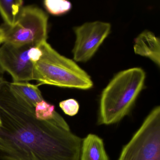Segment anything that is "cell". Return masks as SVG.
<instances>
[{
    "mask_svg": "<svg viewBox=\"0 0 160 160\" xmlns=\"http://www.w3.org/2000/svg\"><path fill=\"white\" fill-rule=\"evenodd\" d=\"M0 158L2 160H79L83 139L58 114L37 118L34 108L10 82L0 84Z\"/></svg>",
    "mask_w": 160,
    "mask_h": 160,
    "instance_id": "obj_1",
    "label": "cell"
},
{
    "mask_svg": "<svg viewBox=\"0 0 160 160\" xmlns=\"http://www.w3.org/2000/svg\"><path fill=\"white\" fill-rule=\"evenodd\" d=\"M145 79V72L138 67L116 74L101 94L98 123L114 124L128 115L143 89Z\"/></svg>",
    "mask_w": 160,
    "mask_h": 160,
    "instance_id": "obj_2",
    "label": "cell"
},
{
    "mask_svg": "<svg viewBox=\"0 0 160 160\" xmlns=\"http://www.w3.org/2000/svg\"><path fill=\"white\" fill-rule=\"evenodd\" d=\"M42 55L34 64L35 79L39 85L90 89L93 82L90 76L72 60L60 54L47 42L39 46Z\"/></svg>",
    "mask_w": 160,
    "mask_h": 160,
    "instance_id": "obj_3",
    "label": "cell"
},
{
    "mask_svg": "<svg viewBox=\"0 0 160 160\" xmlns=\"http://www.w3.org/2000/svg\"><path fill=\"white\" fill-rule=\"evenodd\" d=\"M118 160H160V107L146 117L131 140L123 147Z\"/></svg>",
    "mask_w": 160,
    "mask_h": 160,
    "instance_id": "obj_4",
    "label": "cell"
},
{
    "mask_svg": "<svg viewBox=\"0 0 160 160\" xmlns=\"http://www.w3.org/2000/svg\"><path fill=\"white\" fill-rule=\"evenodd\" d=\"M48 24V16L42 10L35 6L22 7L13 26L5 30V42L39 46L47 42Z\"/></svg>",
    "mask_w": 160,
    "mask_h": 160,
    "instance_id": "obj_5",
    "label": "cell"
},
{
    "mask_svg": "<svg viewBox=\"0 0 160 160\" xmlns=\"http://www.w3.org/2000/svg\"><path fill=\"white\" fill-rule=\"evenodd\" d=\"M32 46L5 42L0 47V66L4 72L11 75L13 82L34 80V63L29 53Z\"/></svg>",
    "mask_w": 160,
    "mask_h": 160,
    "instance_id": "obj_6",
    "label": "cell"
},
{
    "mask_svg": "<svg viewBox=\"0 0 160 160\" xmlns=\"http://www.w3.org/2000/svg\"><path fill=\"white\" fill-rule=\"evenodd\" d=\"M107 22H88L75 28L76 41L72 50L73 59L78 62L89 60L110 32Z\"/></svg>",
    "mask_w": 160,
    "mask_h": 160,
    "instance_id": "obj_7",
    "label": "cell"
},
{
    "mask_svg": "<svg viewBox=\"0 0 160 160\" xmlns=\"http://www.w3.org/2000/svg\"><path fill=\"white\" fill-rule=\"evenodd\" d=\"M133 48L136 54L148 58L160 67V39L154 33L148 30L142 32L135 39Z\"/></svg>",
    "mask_w": 160,
    "mask_h": 160,
    "instance_id": "obj_8",
    "label": "cell"
},
{
    "mask_svg": "<svg viewBox=\"0 0 160 160\" xmlns=\"http://www.w3.org/2000/svg\"><path fill=\"white\" fill-rule=\"evenodd\" d=\"M79 160H109L102 139L89 134L82 140Z\"/></svg>",
    "mask_w": 160,
    "mask_h": 160,
    "instance_id": "obj_9",
    "label": "cell"
},
{
    "mask_svg": "<svg viewBox=\"0 0 160 160\" xmlns=\"http://www.w3.org/2000/svg\"><path fill=\"white\" fill-rule=\"evenodd\" d=\"M10 85L17 93L34 108L38 103L44 100L38 85L28 82H12L10 83Z\"/></svg>",
    "mask_w": 160,
    "mask_h": 160,
    "instance_id": "obj_10",
    "label": "cell"
},
{
    "mask_svg": "<svg viewBox=\"0 0 160 160\" xmlns=\"http://www.w3.org/2000/svg\"><path fill=\"white\" fill-rule=\"evenodd\" d=\"M22 0H0V14L8 28L12 27L22 8Z\"/></svg>",
    "mask_w": 160,
    "mask_h": 160,
    "instance_id": "obj_11",
    "label": "cell"
},
{
    "mask_svg": "<svg viewBox=\"0 0 160 160\" xmlns=\"http://www.w3.org/2000/svg\"><path fill=\"white\" fill-rule=\"evenodd\" d=\"M44 5L48 12L56 16L64 14L72 8L71 2L65 0H46Z\"/></svg>",
    "mask_w": 160,
    "mask_h": 160,
    "instance_id": "obj_12",
    "label": "cell"
},
{
    "mask_svg": "<svg viewBox=\"0 0 160 160\" xmlns=\"http://www.w3.org/2000/svg\"><path fill=\"white\" fill-rule=\"evenodd\" d=\"M34 109L36 118L43 120L53 119L58 114L55 110V106L44 100L38 103Z\"/></svg>",
    "mask_w": 160,
    "mask_h": 160,
    "instance_id": "obj_13",
    "label": "cell"
},
{
    "mask_svg": "<svg viewBox=\"0 0 160 160\" xmlns=\"http://www.w3.org/2000/svg\"><path fill=\"white\" fill-rule=\"evenodd\" d=\"M59 106L66 115L71 117L76 115L79 111V103L74 99L62 101L59 103Z\"/></svg>",
    "mask_w": 160,
    "mask_h": 160,
    "instance_id": "obj_14",
    "label": "cell"
},
{
    "mask_svg": "<svg viewBox=\"0 0 160 160\" xmlns=\"http://www.w3.org/2000/svg\"><path fill=\"white\" fill-rule=\"evenodd\" d=\"M5 31L3 29L0 28V44L5 42Z\"/></svg>",
    "mask_w": 160,
    "mask_h": 160,
    "instance_id": "obj_15",
    "label": "cell"
},
{
    "mask_svg": "<svg viewBox=\"0 0 160 160\" xmlns=\"http://www.w3.org/2000/svg\"><path fill=\"white\" fill-rule=\"evenodd\" d=\"M3 73H4V71L0 66V84L4 80L3 79Z\"/></svg>",
    "mask_w": 160,
    "mask_h": 160,
    "instance_id": "obj_16",
    "label": "cell"
},
{
    "mask_svg": "<svg viewBox=\"0 0 160 160\" xmlns=\"http://www.w3.org/2000/svg\"><path fill=\"white\" fill-rule=\"evenodd\" d=\"M1 125V119H0V125Z\"/></svg>",
    "mask_w": 160,
    "mask_h": 160,
    "instance_id": "obj_17",
    "label": "cell"
}]
</instances>
